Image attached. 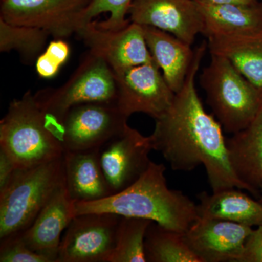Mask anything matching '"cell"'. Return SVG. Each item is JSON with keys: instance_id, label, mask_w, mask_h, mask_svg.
<instances>
[{"instance_id": "1", "label": "cell", "mask_w": 262, "mask_h": 262, "mask_svg": "<svg viewBox=\"0 0 262 262\" xmlns=\"http://www.w3.org/2000/svg\"><path fill=\"white\" fill-rule=\"evenodd\" d=\"M207 49V42L196 48L184 85L168 110L155 120L150 135L153 149L161 152L177 171H192L203 165L213 192L230 188L251 192L231 165L222 125L206 111L196 89V74Z\"/></svg>"}, {"instance_id": "2", "label": "cell", "mask_w": 262, "mask_h": 262, "mask_svg": "<svg viewBox=\"0 0 262 262\" xmlns=\"http://www.w3.org/2000/svg\"><path fill=\"white\" fill-rule=\"evenodd\" d=\"M164 164L151 161L145 173L121 192L99 201L75 203V214L112 213L156 222L184 232L199 219L198 206L182 192L170 189Z\"/></svg>"}, {"instance_id": "3", "label": "cell", "mask_w": 262, "mask_h": 262, "mask_svg": "<svg viewBox=\"0 0 262 262\" xmlns=\"http://www.w3.org/2000/svg\"><path fill=\"white\" fill-rule=\"evenodd\" d=\"M0 149L18 168L63 156L61 127L48 116L30 91L10 103L0 121Z\"/></svg>"}, {"instance_id": "4", "label": "cell", "mask_w": 262, "mask_h": 262, "mask_svg": "<svg viewBox=\"0 0 262 262\" xmlns=\"http://www.w3.org/2000/svg\"><path fill=\"white\" fill-rule=\"evenodd\" d=\"M199 80L212 114L227 134L247 127L261 107V91L225 57L211 54Z\"/></svg>"}, {"instance_id": "5", "label": "cell", "mask_w": 262, "mask_h": 262, "mask_svg": "<svg viewBox=\"0 0 262 262\" xmlns=\"http://www.w3.org/2000/svg\"><path fill=\"white\" fill-rule=\"evenodd\" d=\"M63 157L17 169L9 184L0 191V239L23 232L32 225L52 194L64 182Z\"/></svg>"}, {"instance_id": "6", "label": "cell", "mask_w": 262, "mask_h": 262, "mask_svg": "<svg viewBox=\"0 0 262 262\" xmlns=\"http://www.w3.org/2000/svg\"><path fill=\"white\" fill-rule=\"evenodd\" d=\"M34 95L48 116L61 126L66 114L77 105L116 103V78L104 58L89 50L64 84Z\"/></svg>"}, {"instance_id": "7", "label": "cell", "mask_w": 262, "mask_h": 262, "mask_svg": "<svg viewBox=\"0 0 262 262\" xmlns=\"http://www.w3.org/2000/svg\"><path fill=\"white\" fill-rule=\"evenodd\" d=\"M92 0H1L0 18L8 23L37 27L53 39L77 35Z\"/></svg>"}, {"instance_id": "8", "label": "cell", "mask_w": 262, "mask_h": 262, "mask_svg": "<svg viewBox=\"0 0 262 262\" xmlns=\"http://www.w3.org/2000/svg\"><path fill=\"white\" fill-rule=\"evenodd\" d=\"M120 218L112 213L75 215L62 237L57 262H108Z\"/></svg>"}, {"instance_id": "9", "label": "cell", "mask_w": 262, "mask_h": 262, "mask_svg": "<svg viewBox=\"0 0 262 262\" xmlns=\"http://www.w3.org/2000/svg\"><path fill=\"white\" fill-rule=\"evenodd\" d=\"M116 104L127 118L135 113L155 120L168 110L175 96L155 61L131 67L115 73Z\"/></svg>"}, {"instance_id": "10", "label": "cell", "mask_w": 262, "mask_h": 262, "mask_svg": "<svg viewBox=\"0 0 262 262\" xmlns=\"http://www.w3.org/2000/svg\"><path fill=\"white\" fill-rule=\"evenodd\" d=\"M116 103H89L69 110L62 120V144L66 151L101 147L127 125Z\"/></svg>"}, {"instance_id": "11", "label": "cell", "mask_w": 262, "mask_h": 262, "mask_svg": "<svg viewBox=\"0 0 262 262\" xmlns=\"http://www.w3.org/2000/svg\"><path fill=\"white\" fill-rule=\"evenodd\" d=\"M153 149L151 136L127 125L99 147V159L112 194L135 183L149 168Z\"/></svg>"}, {"instance_id": "12", "label": "cell", "mask_w": 262, "mask_h": 262, "mask_svg": "<svg viewBox=\"0 0 262 262\" xmlns=\"http://www.w3.org/2000/svg\"><path fill=\"white\" fill-rule=\"evenodd\" d=\"M89 50L104 58L114 72L154 61L142 26L130 22L120 30H105L89 22L77 34Z\"/></svg>"}, {"instance_id": "13", "label": "cell", "mask_w": 262, "mask_h": 262, "mask_svg": "<svg viewBox=\"0 0 262 262\" xmlns=\"http://www.w3.org/2000/svg\"><path fill=\"white\" fill-rule=\"evenodd\" d=\"M128 19L170 33L191 46L203 34V19L195 0H133Z\"/></svg>"}, {"instance_id": "14", "label": "cell", "mask_w": 262, "mask_h": 262, "mask_svg": "<svg viewBox=\"0 0 262 262\" xmlns=\"http://www.w3.org/2000/svg\"><path fill=\"white\" fill-rule=\"evenodd\" d=\"M253 227L199 217L184 232V238L201 262H237Z\"/></svg>"}, {"instance_id": "15", "label": "cell", "mask_w": 262, "mask_h": 262, "mask_svg": "<svg viewBox=\"0 0 262 262\" xmlns=\"http://www.w3.org/2000/svg\"><path fill=\"white\" fill-rule=\"evenodd\" d=\"M75 215V202L67 191L64 180L32 225L19 234L33 251L46 256L51 262H57L61 234Z\"/></svg>"}, {"instance_id": "16", "label": "cell", "mask_w": 262, "mask_h": 262, "mask_svg": "<svg viewBox=\"0 0 262 262\" xmlns=\"http://www.w3.org/2000/svg\"><path fill=\"white\" fill-rule=\"evenodd\" d=\"M65 184L75 203L99 201L112 195L99 159V148L63 153Z\"/></svg>"}, {"instance_id": "17", "label": "cell", "mask_w": 262, "mask_h": 262, "mask_svg": "<svg viewBox=\"0 0 262 262\" xmlns=\"http://www.w3.org/2000/svg\"><path fill=\"white\" fill-rule=\"evenodd\" d=\"M142 27L153 60L161 70L169 87L176 94L185 82L195 50L170 33L149 26Z\"/></svg>"}, {"instance_id": "18", "label": "cell", "mask_w": 262, "mask_h": 262, "mask_svg": "<svg viewBox=\"0 0 262 262\" xmlns=\"http://www.w3.org/2000/svg\"><path fill=\"white\" fill-rule=\"evenodd\" d=\"M226 144L236 176L257 195L262 187V106L249 125L226 139Z\"/></svg>"}, {"instance_id": "19", "label": "cell", "mask_w": 262, "mask_h": 262, "mask_svg": "<svg viewBox=\"0 0 262 262\" xmlns=\"http://www.w3.org/2000/svg\"><path fill=\"white\" fill-rule=\"evenodd\" d=\"M203 19V35L249 34L262 31V1L251 4L211 5L195 0Z\"/></svg>"}, {"instance_id": "20", "label": "cell", "mask_w": 262, "mask_h": 262, "mask_svg": "<svg viewBox=\"0 0 262 262\" xmlns=\"http://www.w3.org/2000/svg\"><path fill=\"white\" fill-rule=\"evenodd\" d=\"M211 54L228 59L262 93V31L207 38Z\"/></svg>"}, {"instance_id": "21", "label": "cell", "mask_w": 262, "mask_h": 262, "mask_svg": "<svg viewBox=\"0 0 262 262\" xmlns=\"http://www.w3.org/2000/svg\"><path fill=\"white\" fill-rule=\"evenodd\" d=\"M238 188L198 194V215L203 218L228 221L258 227L262 225V203L252 199Z\"/></svg>"}, {"instance_id": "22", "label": "cell", "mask_w": 262, "mask_h": 262, "mask_svg": "<svg viewBox=\"0 0 262 262\" xmlns=\"http://www.w3.org/2000/svg\"><path fill=\"white\" fill-rule=\"evenodd\" d=\"M144 247L148 262H201L188 246L183 232L155 222L146 231Z\"/></svg>"}, {"instance_id": "23", "label": "cell", "mask_w": 262, "mask_h": 262, "mask_svg": "<svg viewBox=\"0 0 262 262\" xmlns=\"http://www.w3.org/2000/svg\"><path fill=\"white\" fill-rule=\"evenodd\" d=\"M51 37L37 27L8 23L0 18V51H16L26 64L35 63Z\"/></svg>"}, {"instance_id": "24", "label": "cell", "mask_w": 262, "mask_h": 262, "mask_svg": "<svg viewBox=\"0 0 262 262\" xmlns=\"http://www.w3.org/2000/svg\"><path fill=\"white\" fill-rule=\"evenodd\" d=\"M153 221L121 216L117 229L115 249L108 262H146L144 241Z\"/></svg>"}, {"instance_id": "25", "label": "cell", "mask_w": 262, "mask_h": 262, "mask_svg": "<svg viewBox=\"0 0 262 262\" xmlns=\"http://www.w3.org/2000/svg\"><path fill=\"white\" fill-rule=\"evenodd\" d=\"M133 0H92L84 15V25L92 21L93 19L108 13L106 20L96 22L98 27L105 30H120L130 23L127 18Z\"/></svg>"}, {"instance_id": "26", "label": "cell", "mask_w": 262, "mask_h": 262, "mask_svg": "<svg viewBox=\"0 0 262 262\" xmlns=\"http://www.w3.org/2000/svg\"><path fill=\"white\" fill-rule=\"evenodd\" d=\"M0 262H51L25 244L20 234L0 239Z\"/></svg>"}, {"instance_id": "27", "label": "cell", "mask_w": 262, "mask_h": 262, "mask_svg": "<svg viewBox=\"0 0 262 262\" xmlns=\"http://www.w3.org/2000/svg\"><path fill=\"white\" fill-rule=\"evenodd\" d=\"M237 262H262V225L248 236Z\"/></svg>"}, {"instance_id": "28", "label": "cell", "mask_w": 262, "mask_h": 262, "mask_svg": "<svg viewBox=\"0 0 262 262\" xmlns=\"http://www.w3.org/2000/svg\"><path fill=\"white\" fill-rule=\"evenodd\" d=\"M45 54L62 67L68 61L70 55V46L64 39H53L48 43Z\"/></svg>"}, {"instance_id": "29", "label": "cell", "mask_w": 262, "mask_h": 262, "mask_svg": "<svg viewBox=\"0 0 262 262\" xmlns=\"http://www.w3.org/2000/svg\"><path fill=\"white\" fill-rule=\"evenodd\" d=\"M17 169L18 168L11 158L0 149V191L3 190L9 184Z\"/></svg>"}, {"instance_id": "30", "label": "cell", "mask_w": 262, "mask_h": 262, "mask_svg": "<svg viewBox=\"0 0 262 262\" xmlns=\"http://www.w3.org/2000/svg\"><path fill=\"white\" fill-rule=\"evenodd\" d=\"M201 3L211 5H227V4H251L256 3L258 0H196Z\"/></svg>"}, {"instance_id": "31", "label": "cell", "mask_w": 262, "mask_h": 262, "mask_svg": "<svg viewBox=\"0 0 262 262\" xmlns=\"http://www.w3.org/2000/svg\"><path fill=\"white\" fill-rule=\"evenodd\" d=\"M261 202L262 203V187L261 188Z\"/></svg>"}, {"instance_id": "32", "label": "cell", "mask_w": 262, "mask_h": 262, "mask_svg": "<svg viewBox=\"0 0 262 262\" xmlns=\"http://www.w3.org/2000/svg\"><path fill=\"white\" fill-rule=\"evenodd\" d=\"M260 1H262V0H260Z\"/></svg>"}]
</instances>
